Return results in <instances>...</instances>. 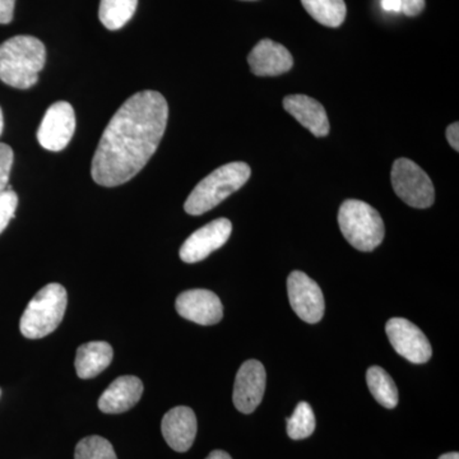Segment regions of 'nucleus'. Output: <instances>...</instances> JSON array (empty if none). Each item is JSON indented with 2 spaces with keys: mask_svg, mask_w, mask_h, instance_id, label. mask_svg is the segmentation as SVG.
I'll list each match as a JSON object with an SVG mask.
<instances>
[{
  "mask_svg": "<svg viewBox=\"0 0 459 459\" xmlns=\"http://www.w3.org/2000/svg\"><path fill=\"white\" fill-rule=\"evenodd\" d=\"M169 105L157 91H141L119 108L102 133L91 175L113 188L133 179L155 155L164 137Z\"/></svg>",
  "mask_w": 459,
  "mask_h": 459,
  "instance_id": "1",
  "label": "nucleus"
},
{
  "mask_svg": "<svg viewBox=\"0 0 459 459\" xmlns=\"http://www.w3.org/2000/svg\"><path fill=\"white\" fill-rule=\"evenodd\" d=\"M47 62L45 45L33 36H14L0 45V80L18 90H29L39 81Z\"/></svg>",
  "mask_w": 459,
  "mask_h": 459,
  "instance_id": "2",
  "label": "nucleus"
},
{
  "mask_svg": "<svg viewBox=\"0 0 459 459\" xmlns=\"http://www.w3.org/2000/svg\"><path fill=\"white\" fill-rule=\"evenodd\" d=\"M252 175V169L246 162H231L211 172L190 193L184 210L192 216H201L213 210L230 195L246 186Z\"/></svg>",
  "mask_w": 459,
  "mask_h": 459,
  "instance_id": "3",
  "label": "nucleus"
},
{
  "mask_svg": "<svg viewBox=\"0 0 459 459\" xmlns=\"http://www.w3.org/2000/svg\"><path fill=\"white\" fill-rule=\"evenodd\" d=\"M66 304L68 296L65 286L49 283L42 287L22 314L21 333L30 340H39L53 333L65 318Z\"/></svg>",
  "mask_w": 459,
  "mask_h": 459,
  "instance_id": "4",
  "label": "nucleus"
},
{
  "mask_svg": "<svg viewBox=\"0 0 459 459\" xmlns=\"http://www.w3.org/2000/svg\"><path fill=\"white\" fill-rule=\"evenodd\" d=\"M338 225L344 238L360 252H373L385 240L382 216L370 204L347 199L340 207Z\"/></svg>",
  "mask_w": 459,
  "mask_h": 459,
  "instance_id": "5",
  "label": "nucleus"
},
{
  "mask_svg": "<svg viewBox=\"0 0 459 459\" xmlns=\"http://www.w3.org/2000/svg\"><path fill=\"white\" fill-rule=\"evenodd\" d=\"M391 179L395 195L410 207L429 208L434 204L433 181L427 172L411 160H395Z\"/></svg>",
  "mask_w": 459,
  "mask_h": 459,
  "instance_id": "6",
  "label": "nucleus"
},
{
  "mask_svg": "<svg viewBox=\"0 0 459 459\" xmlns=\"http://www.w3.org/2000/svg\"><path fill=\"white\" fill-rule=\"evenodd\" d=\"M287 292L292 310L304 322L316 325L325 316V296L316 281L301 271H294L287 279Z\"/></svg>",
  "mask_w": 459,
  "mask_h": 459,
  "instance_id": "7",
  "label": "nucleus"
},
{
  "mask_svg": "<svg viewBox=\"0 0 459 459\" xmlns=\"http://www.w3.org/2000/svg\"><path fill=\"white\" fill-rule=\"evenodd\" d=\"M385 333L395 352L413 364L430 360L433 349L421 329L404 318H392L386 322Z\"/></svg>",
  "mask_w": 459,
  "mask_h": 459,
  "instance_id": "8",
  "label": "nucleus"
},
{
  "mask_svg": "<svg viewBox=\"0 0 459 459\" xmlns=\"http://www.w3.org/2000/svg\"><path fill=\"white\" fill-rule=\"evenodd\" d=\"M75 114L69 102L59 101L48 108L38 131V141L45 150L59 152L74 137Z\"/></svg>",
  "mask_w": 459,
  "mask_h": 459,
  "instance_id": "9",
  "label": "nucleus"
},
{
  "mask_svg": "<svg viewBox=\"0 0 459 459\" xmlns=\"http://www.w3.org/2000/svg\"><path fill=\"white\" fill-rule=\"evenodd\" d=\"M232 232V223L228 219H217L204 228L193 232L180 247V259L183 262L197 263L204 261L214 250L225 246Z\"/></svg>",
  "mask_w": 459,
  "mask_h": 459,
  "instance_id": "10",
  "label": "nucleus"
},
{
  "mask_svg": "<svg viewBox=\"0 0 459 459\" xmlns=\"http://www.w3.org/2000/svg\"><path fill=\"white\" fill-rule=\"evenodd\" d=\"M265 383H267V374L261 361L244 362L238 371L234 394H232V401L237 410L246 415L255 412L264 395Z\"/></svg>",
  "mask_w": 459,
  "mask_h": 459,
  "instance_id": "11",
  "label": "nucleus"
},
{
  "mask_svg": "<svg viewBox=\"0 0 459 459\" xmlns=\"http://www.w3.org/2000/svg\"><path fill=\"white\" fill-rule=\"evenodd\" d=\"M175 307L184 319L201 325H217L223 316L221 300L210 290L195 289L181 292Z\"/></svg>",
  "mask_w": 459,
  "mask_h": 459,
  "instance_id": "12",
  "label": "nucleus"
},
{
  "mask_svg": "<svg viewBox=\"0 0 459 459\" xmlns=\"http://www.w3.org/2000/svg\"><path fill=\"white\" fill-rule=\"evenodd\" d=\"M166 443L175 452H188L197 437L198 424L195 411L186 406L174 407L161 422Z\"/></svg>",
  "mask_w": 459,
  "mask_h": 459,
  "instance_id": "13",
  "label": "nucleus"
},
{
  "mask_svg": "<svg viewBox=\"0 0 459 459\" xmlns=\"http://www.w3.org/2000/svg\"><path fill=\"white\" fill-rule=\"evenodd\" d=\"M250 69L259 77H276L286 74L294 65L291 53L283 45L264 39L255 45L247 56Z\"/></svg>",
  "mask_w": 459,
  "mask_h": 459,
  "instance_id": "14",
  "label": "nucleus"
},
{
  "mask_svg": "<svg viewBox=\"0 0 459 459\" xmlns=\"http://www.w3.org/2000/svg\"><path fill=\"white\" fill-rule=\"evenodd\" d=\"M283 108L316 137L329 134L328 115L316 100L305 95H290L283 99Z\"/></svg>",
  "mask_w": 459,
  "mask_h": 459,
  "instance_id": "15",
  "label": "nucleus"
},
{
  "mask_svg": "<svg viewBox=\"0 0 459 459\" xmlns=\"http://www.w3.org/2000/svg\"><path fill=\"white\" fill-rule=\"evenodd\" d=\"M143 383L137 377L124 376L115 379L99 400V409L104 413H123L140 402Z\"/></svg>",
  "mask_w": 459,
  "mask_h": 459,
  "instance_id": "16",
  "label": "nucleus"
},
{
  "mask_svg": "<svg viewBox=\"0 0 459 459\" xmlns=\"http://www.w3.org/2000/svg\"><path fill=\"white\" fill-rule=\"evenodd\" d=\"M113 347L108 342L95 341L84 343L77 350L75 356V371L81 379L98 377L107 369L113 361Z\"/></svg>",
  "mask_w": 459,
  "mask_h": 459,
  "instance_id": "17",
  "label": "nucleus"
},
{
  "mask_svg": "<svg viewBox=\"0 0 459 459\" xmlns=\"http://www.w3.org/2000/svg\"><path fill=\"white\" fill-rule=\"evenodd\" d=\"M367 383L370 394L376 398L377 403L388 410L397 406L398 400H400L397 385L383 368H369L367 371Z\"/></svg>",
  "mask_w": 459,
  "mask_h": 459,
  "instance_id": "18",
  "label": "nucleus"
},
{
  "mask_svg": "<svg viewBox=\"0 0 459 459\" xmlns=\"http://www.w3.org/2000/svg\"><path fill=\"white\" fill-rule=\"evenodd\" d=\"M304 8L320 25L336 29L344 22L347 8L344 0H301Z\"/></svg>",
  "mask_w": 459,
  "mask_h": 459,
  "instance_id": "19",
  "label": "nucleus"
},
{
  "mask_svg": "<svg viewBox=\"0 0 459 459\" xmlns=\"http://www.w3.org/2000/svg\"><path fill=\"white\" fill-rule=\"evenodd\" d=\"M138 0H101L99 17L102 25L115 31L126 26L137 9Z\"/></svg>",
  "mask_w": 459,
  "mask_h": 459,
  "instance_id": "20",
  "label": "nucleus"
},
{
  "mask_svg": "<svg viewBox=\"0 0 459 459\" xmlns=\"http://www.w3.org/2000/svg\"><path fill=\"white\" fill-rule=\"evenodd\" d=\"M316 430V416L307 402H300L296 406L291 418L287 419V434L291 439H307Z\"/></svg>",
  "mask_w": 459,
  "mask_h": 459,
  "instance_id": "21",
  "label": "nucleus"
},
{
  "mask_svg": "<svg viewBox=\"0 0 459 459\" xmlns=\"http://www.w3.org/2000/svg\"><path fill=\"white\" fill-rule=\"evenodd\" d=\"M74 459H117L111 443L105 437L92 435L83 437L75 446Z\"/></svg>",
  "mask_w": 459,
  "mask_h": 459,
  "instance_id": "22",
  "label": "nucleus"
},
{
  "mask_svg": "<svg viewBox=\"0 0 459 459\" xmlns=\"http://www.w3.org/2000/svg\"><path fill=\"white\" fill-rule=\"evenodd\" d=\"M18 205V197L16 193L11 188L0 192V234L7 228L12 219H14Z\"/></svg>",
  "mask_w": 459,
  "mask_h": 459,
  "instance_id": "23",
  "label": "nucleus"
},
{
  "mask_svg": "<svg viewBox=\"0 0 459 459\" xmlns=\"http://www.w3.org/2000/svg\"><path fill=\"white\" fill-rule=\"evenodd\" d=\"M13 160V150L8 144L0 143V192L8 188Z\"/></svg>",
  "mask_w": 459,
  "mask_h": 459,
  "instance_id": "24",
  "label": "nucleus"
},
{
  "mask_svg": "<svg viewBox=\"0 0 459 459\" xmlns=\"http://www.w3.org/2000/svg\"><path fill=\"white\" fill-rule=\"evenodd\" d=\"M401 12L409 17H416L424 11L425 0H400Z\"/></svg>",
  "mask_w": 459,
  "mask_h": 459,
  "instance_id": "25",
  "label": "nucleus"
},
{
  "mask_svg": "<svg viewBox=\"0 0 459 459\" xmlns=\"http://www.w3.org/2000/svg\"><path fill=\"white\" fill-rule=\"evenodd\" d=\"M16 0H0V25H8L13 20Z\"/></svg>",
  "mask_w": 459,
  "mask_h": 459,
  "instance_id": "26",
  "label": "nucleus"
},
{
  "mask_svg": "<svg viewBox=\"0 0 459 459\" xmlns=\"http://www.w3.org/2000/svg\"><path fill=\"white\" fill-rule=\"evenodd\" d=\"M446 140L455 151L459 150V124L453 123L446 128Z\"/></svg>",
  "mask_w": 459,
  "mask_h": 459,
  "instance_id": "27",
  "label": "nucleus"
},
{
  "mask_svg": "<svg viewBox=\"0 0 459 459\" xmlns=\"http://www.w3.org/2000/svg\"><path fill=\"white\" fill-rule=\"evenodd\" d=\"M382 8L386 12H401V2L400 0H382Z\"/></svg>",
  "mask_w": 459,
  "mask_h": 459,
  "instance_id": "28",
  "label": "nucleus"
},
{
  "mask_svg": "<svg viewBox=\"0 0 459 459\" xmlns=\"http://www.w3.org/2000/svg\"><path fill=\"white\" fill-rule=\"evenodd\" d=\"M205 459H232L230 457L229 453L223 452V451H213L210 453V455H208Z\"/></svg>",
  "mask_w": 459,
  "mask_h": 459,
  "instance_id": "29",
  "label": "nucleus"
},
{
  "mask_svg": "<svg viewBox=\"0 0 459 459\" xmlns=\"http://www.w3.org/2000/svg\"><path fill=\"white\" fill-rule=\"evenodd\" d=\"M439 459H459L457 452L446 453V455H440Z\"/></svg>",
  "mask_w": 459,
  "mask_h": 459,
  "instance_id": "30",
  "label": "nucleus"
},
{
  "mask_svg": "<svg viewBox=\"0 0 459 459\" xmlns=\"http://www.w3.org/2000/svg\"><path fill=\"white\" fill-rule=\"evenodd\" d=\"M3 128H4V117H3V111L0 108V135H2Z\"/></svg>",
  "mask_w": 459,
  "mask_h": 459,
  "instance_id": "31",
  "label": "nucleus"
},
{
  "mask_svg": "<svg viewBox=\"0 0 459 459\" xmlns=\"http://www.w3.org/2000/svg\"><path fill=\"white\" fill-rule=\"evenodd\" d=\"M0 395H2V391H0Z\"/></svg>",
  "mask_w": 459,
  "mask_h": 459,
  "instance_id": "32",
  "label": "nucleus"
}]
</instances>
